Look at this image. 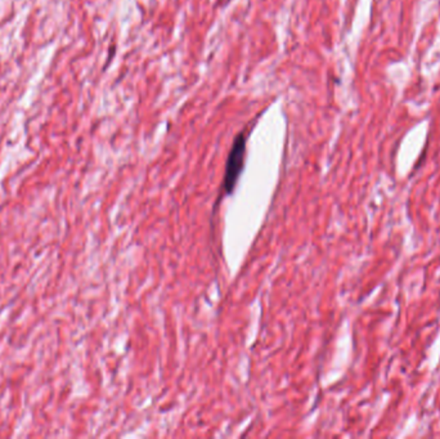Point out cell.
I'll list each match as a JSON object with an SVG mask.
<instances>
[{"mask_svg": "<svg viewBox=\"0 0 440 439\" xmlns=\"http://www.w3.org/2000/svg\"><path fill=\"white\" fill-rule=\"evenodd\" d=\"M245 158H246V136L244 133H238L235 138L230 156L225 164L222 193L232 195L235 187L237 185L238 178L244 170Z\"/></svg>", "mask_w": 440, "mask_h": 439, "instance_id": "cell-1", "label": "cell"}]
</instances>
